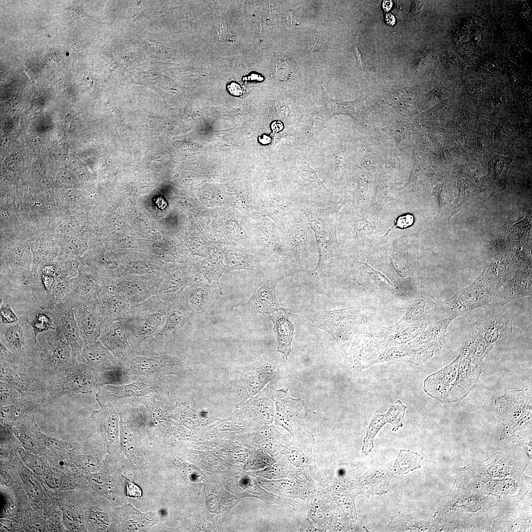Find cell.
<instances>
[{"instance_id":"cell-1","label":"cell","mask_w":532,"mask_h":532,"mask_svg":"<svg viewBox=\"0 0 532 532\" xmlns=\"http://www.w3.org/2000/svg\"><path fill=\"white\" fill-rule=\"evenodd\" d=\"M315 240L319 258L316 267L298 273L304 284L324 293L350 275L351 260L343 253L336 234H322L316 237Z\"/></svg>"},{"instance_id":"cell-14","label":"cell","mask_w":532,"mask_h":532,"mask_svg":"<svg viewBox=\"0 0 532 532\" xmlns=\"http://www.w3.org/2000/svg\"><path fill=\"white\" fill-rule=\"evenodd\" d=\"M130 375L143 376L183 375L187 366L182 357L165 354L159 356L133 354L127 366Z\"/></svg>"},{"instance_id":"cell-2","label":"cell","mask_w":532,"mask_h":532,"mask_svg":"<svg viewBox=\"0 0 532 532\" xmlns=\"http://www.w3.org/2000/svg\"><path fill=\"white\" fill-rule=\"evenodd\" d=\"M497 266L494 263L486 265L480 276L471 285L442 301L447 313L456 318L477 308L482 307L484 311L488 309L506 281V276L498 272Z\"/></svg>"},{"instance_id":"cell-38","label":"cell","mask_w":532,"mask_h":532,"mask_svg":"<svg viewBox=\"0 0 532 532\" xmlns=\"http://www.w3.org/2000/svg\"><path fill=\"white\" fill-rule=\"evenodd\" d=\"M0 301V324H10L18 321V312L17 314L14 312L9 303H6L1 299Z\"/></svg>"},{"instance_id":"cell-49","label":"cell","mask_w":532,"mask_h":532,"mask_svg":"<svg viewBox=\"0 0 532 532\" xmlns=\"http://www.w3.org/2000/svg\"><path fill=\"white\" fill-rule=\"evenodd\" d=\"M247 483H248V479H247V478L243 479L242 483L244 485L247 484Z\"/></svg>"},{"instance_id":"cell-39","label":"cell","mask_w":532,"mask_h":532,"mask_svg":"<svg viewBox=\"0 0 532 532\" xmlns=\"http://www.w3.org/2000/svg\"><path fill=\"white\" fill-rule=\"evenodd\" d=\"M414 222V217L410 213H406L399 216L395 221L394 226L389 230L388 232L383 236L387 235L391 231L396 228L405 229L411 226Z\"/></svg>"},{"instance_id":"cell-22","label":"cell","mask_w":532,"mask_h":532,"mask_svg":"<svg viewBox=\"0 0 532 532\" xmlns=\"http://www.w3.org/2000/svg\"><path fill=\"white\" fill-rule=\"evenodd\" d=\"M68 299L72 301L75 318L83 345L98 341L100 334L101 325L96 302L78 301Z\"/></svg>"},{"instance_id":"cell-21","label":"cell","mask_w":532,"mask_h":532,"mask_svg":"<svg viewBox=\"0 0 532 532\" xmlns=\"http://www.w3.org/2000/svg\"><path fill=\"white\" fill-rule=\"evenodd\" d=\"M99 340L127 367L134 353L122 320L105 324L101 328Z\"/></svg>"},{"instance_id":"cell-31","label":"cell","mask_w":532,"mask_h":532,"mask_svg":"<svg viewBox=\"0 0 532 532\" xmlns=\"http://www.w3.org/2000/svg\"><path fill=\"white\" fill-rule=\"evenodd\" d=\"M276 358L266 356L252 366L248 387L251 395L258 393L275 376L277 364Z\"/></svg>"},{"instance_id":"cell-43","label":"cell","mask_w":532,"mask_h":532,"mask_svg":"<svg viewBox=\"0 0 532 532\" xmlns=\"http://www.w3.org/2000/svg\"><path fill=\"white\" fill-rule=\"evenodd\" d=\"M17 434L20 441L25 448L30 449L34 447V441L30 434L25 432H20Z\"/></svg>"},{"instance_id":"cell-4","label":"cell","mask_w":532,"mask_h":532,"mask_svg":"<svg viewBox=\"0 0 532 532\" xmlns=\"http://www.w3.org/2000/svg\"><path fill=\"white\" fill-rule=\"evenodd\" d=\"M304 317L311 327L331 335L340 349L349 343L367 321L364 308L359 305L332 310H310Z\"/></svg>"},{"instance_id":"cell-36","label":"cell","mask_w":532,"mask_h":532,"mask_svg":"<svg viewBox=\"0 0 532 532\" xmlns=\"http://www.w3.org/2000/svg\"><path fill=\"white\" fill-rule=\"evenodd\" d=\"M510 160L503 157H496L491 160L490 163V172L495 179L502 183H506L507 170L510 164Z\"/></svg>"},{"instance_id":"cell-10","label":"cell","mask_w":532,"mask_h":532,"mask_svg":"<svg viewBox=\"0 0 532 532\" xmlns=\"http://www.w3.org/2000/svg\"><path fill=\"white\" fill-rule=\"evenodd\" d=\"M376 246L387 252L391 266L399 276L414 275L419 266V256L418 244L412 236H383Z\"/></svg>"},{"instance_id":"cell-7","label":"cell","mask_w":532,"mask_h":532,"mask_svg":"<svg viewBox=\"0 0 532 532\" xmlns=\"http://www.w3.org/2000/svg\"><path fill=\"white\" fill-rule=\"evenodd\" d=\"M19 320L10 324H0V342L28 366H33L43 348L30 324L28 311L20 309Z\"/></svg>"},{"instance_id":"cell-25","label":"cell","mask_w":532,"mask_h":532,"mask_svg":"<svg viewBox=\"0 0 532 532\" xmlns=\"http://www.w3.org/2000/svg\"><path fill=\"white\" fill-rule=\"evenodd\" d=\"M406 408V406L400 400H398L389 407L387 413H384L380 410L375 413L366 429L363 442V452L367 454L372 450L376 433L386 423L392 424L393 431H396L403 426Z\"/></svg>"},{"instance_id":"cell-19","label":"cell","mask_w":532,"mask_h":532,"mask_svg":"<svg viewBox=\"0 0 532 532\" xmlns=\"http://www.w3.org/2000/svg\"><path fill=\"white\" fill-rule=\"evenodd\" d=\"M473 327L490 349L499 344L513 331L511 317L500 311L485 313L476 321Z\"/></svg>"},{"instance_id":"cell-8","label":"cell","mask_w":532,"mask_h":532,"mask_svg":"<svg viewBox=\"0 0 532 532\" xmlns=\"http://www.w3.org/2000/svg\"><path fill=\"white\" fill-rule=\"evenodd\" d=\"M286 274L281 270L274 272L260 271L254 275V290L253 295L245 303L234 305L233 312L243 314L249 313L255 314H271L283 310L288 311L279 304L276 296L277 284Z\"/></svg>"},{"instance_id":"cell-18","label":"cell","mask_w":532,"mask_h":532,"mask_svg":"<svg viewBox=\"0 0 532 532\" xmlns=\"http://www.w3.org/2000/svg\"><path fill=\"white\" fill-rule=\"evenodd\" d=\"M350 275L363 287L371 288L379 295L401 299L407 298L405 293L386 276L366 263L352 260Z\"/></svg>"},{"instance_id":"cell-26","label":"cell","mask_w":532,"mask_h":532,"mask_svg":"<svg viewBox=\"0 0 532 532\" xmlns=\"http://www.w3.org/2000/svg\"><path fill=\"white\" fill-rule=\"evenodd\" d=\"M77 360L79 364L100 372L108 370L127 368L100 340L93 343L84 344Z\"/></svg>"},{"instance_id":"cell-3","label":"cell","mask_w":532,"mask_h":532,"mask_svg":"<svg viewBox=\"0 0 532 532\" xmlns=\"http://www.w3.org/2000/svg\"><path fill=\"white\" fill-rule=\"evenodd\" d=\"M169 304L155 295L132 307L122 319L129 344L137 355L165 323Z\"/></svg>"},{"instance_id":"cell-45","label":"cell","mask_w":532,"mask_h":532,"mask_svg":"<svg viewBox=\"0 0 532 532\" xmlns=\"http://www.w3.org/2000/svg\"><path fill=\"white\" fill-rule=\"evenodd\" d=\"M229 92L234 96H239L241 94L242 91L240 87L236 84L232 83L229 86Z\"/></svg>"},{"instance_id":"cell-6","label":"cell","mask_w":532,"mask_h":532,"mask_svg":"<svg viewBox=\"0 0 532 532\" xmlns=\"http://www.w3.org/2000/svg\"><path fill=\"white\" fill-rule=\"evenodd\" d=\"M285 220L284 231L289 236V244L283 270L287 276L309 270L311 257L310 247L316 243L314 233L302 213L288 210Z\"/></svg>"},{"instance_id":"cell-16","label":"cell","mask_w":532,"mask_h":532,"mask_svg":"<svg viewBox=\"0 0 532 532\" xmlns=\"http://www.w3.org/2000/svg\"><path fill=\"white\" fill-rule=\"evenodd\" d=\"M44 312L51 317L56 326L55 331L69 345L72 354L77 359L83 343L80 338L71 299H67Z\"/></svg>"},{"instance_id":"cell-27","label":"cell","mask_w":532,"mask_h":532,"mask_svg":"<svg viewBox=\"0 0 532 532\" xmlns=\"http://www.w3.org/2000/svg\"><path fill=\"white\" fill-rule=\"evenodd\" d=\"M96 395V399L100 406L114 401L115 400L130 397H144L150 396L158 391L160 386L150 385L148 383L136 381L123 385H102L100 386Z\"/></svg>"},{"instance_id":"cell-30","label":"cell","mask_w":532,"mask_h":532,"mask_svg":"<svg viewBox=\"0 0 532 532\" xmlns=\"http://www.w3.org/2000/svg\"><path fill=\"white\" fill-rule=\"evenodd\" d=\"M323 101L327 108L328 117L345 115L353 118L363 125L368 126L367 109L366 107L364 100L344 101L331 99L324 96Z\"/></svg>"},{"instance_id":"cell-17","label":"cell","mask_w":532,"mask_h":532,"mask_svg":"<svg viewBox=\"0 0 532 532\" xmlns=\"http://www.w3.org/2000/svg\"><path fill=\"white\" fill-rule=\"evenodd\" d=\"M79 364L77 371L60 378L53 384L51 391L52 402L65 395L91 393L95 388L102 385L99 371Z\"/></svg>"},{"instance_id":"cell-12","label":"cell","mask_w":532,"mask_h":532,"mask_svg":"<svg viewBox=\"0 0 532 532\" xmlns=\"http://www.w3.org/2000/svg\"><path fill=\"white\" fill-rule=\"evenodd\" d=\"M51 349H43L33 366L38 371L60 373L65 377L77 371L80 364L69 345L55 331L47 338Z\"/></svg>"},{"instance_id":"cell-44","label":"cell","mask_w":532,"mask_h":532,"mask_svg":"<svg viewBox=\"0 0 532 532\" xmlns=\"http://www.w3.org/2000/svg\"><path fill=\"white\" fill-rule=\"evenodd\" d=\"M64 519L67 525L71 529H74L76 527V519L70 512L69 511L65 513Z\"/></svg>"},{"instance_id":"cell-41","label":"cell","mask_w":532,"mask_h":532,"mask_svg":"<svg viewBox=\"0 0 532 532\" xmlns=\"http://www.w3.org/2000/svg\"><path fill=\"white\" fill-rule=\"evenodd\" d=\"M126 492L128 496L133 498H139L141 496L142 491L140 488L125 477Z\"/></svg>"},{"instance_id":"cell-47","label":"cell","mask_w":532,"mask_h":532,"mask_svg":"<svg viewBox=\"0 0 532 532\" xmlns=\"http://www.w3.org/2000/svg\"><path fill=\"white\" fill-rule=\"evenodd\" d=\"M385 20L387 23L389 25H394L396 21L394 16L390 13H388L386 15Z\"/></svg>"},{"instance_id":"cell-11","label":"cell","mask_w":532,"mask_h":532,"mask_svg":"<svg viewBox=\"0 0 532 532\" xmlns=\"http://www.w3.org/2000/svg\"><path fill=\"white\" fill-rule=\"evenodd\" d=\"M194 315L183 299L169 304L165 323L154 337L136 355L153 357L166 354L169 343Z\"/></svg>"},{"instance_id":"cell-28","label":"cell","mask_w":532,"mask_h":532,"mask_svg":"<svg viewBox=\"0 0 532 532\" xmlns=\"http://www.w3.org/2000/svg\"><path fill=\"white\" fill-rule=\"evenodd\" d=\"M221 294L220 289L214 285L193 283L186 290L182 299L195 315L211 308Z\"/></svg>"},{"instance_id":"cell-20","label":"cell","mask_w":532,"mask_h":532,"mask_svg":"<svg viewBox=\"0 0 532 532\" xmlns=\"http://www.w3.org/2000/svg\"><path fill=\"white\" fill-rule=\"evenodd\" d=\"M96 306L101 328L105 324L122 320L134 306L128 298L114 291L104 281L98 294Z\"/></svg>"},{"instance_id":"cell-48","label":"cell","mask_w":532,"mask_h":532,"mask_svg":"<svg viewBox=\"0 0 532 532\" xmlns=\"http://www.w3.org/2000/svg\"><path fill=\"white\" fill-rule=\"evenodd\" d=\"M392 1L391 0H384L383 3V8L385 11H388L392 6Z\"/></svg>"},{"instance_id":"cell-46","label":"cell","mask_w":532,"mask_h":532,"mask_svg":"<svg viewBox=\"0 0 532 532\" xmlns=\"http://www.w3.org/2000/svg\"><path fill=\"white\" fill-rule=\"evenodd\" d=\"M91 519L94 520L97 524H103L106 521L105 515L103 514L100 513H95L93 514Z\"/></svg>"},{"instance_id":"cell-5","label":"cell","mask_w":532,"mask_h":532,"mask_svg":"<svg viewBox=\"0 0 532 532\" xmlns=\"http://www.w3.org/2000/svg\"><path fill=\"white\" fill-rule=\"evenodd\" d=\"M339 210L337 237L340 248L349 252L364 253L374 247L382 239L377 233L376 222L368 221L351 204Z\"/></svg>"},{"instance_id":"cell-40","label":"cell","mask_w":532,"mask_h":532,"mask_svg":"<svg viewBox=\"0 0 532 532\" xmlns=\"http://www.w3.org/2000/svg\"><path fill=\"white\" fill-rule=\"evenodd\" d=\"M24 484L26 489L33 500H38L41 498V491L39 486L30 478L24 477Z\"/></svg>"},{"instance_id":"cell-35","label":"cell","mask_w":532,"mask_h":532,"mask_svg":"<svg viewBox=\"0 0 532 532\" xmlns=\"http://www.w3.org/2000/svg\"><path fill=\"white\" fill-rule=\"evenodd\" d=\"M26 395L14 386L0 381V406L16 403Z\"/></svg>"},{"instance_id":"cell-23","label":"cell","mask_w":532,"mask_h":532,"mask_svg":"<svg viewBox=\"0 0 532 532\" xmlns=\"http://www.w3.org/2000/svg\"><path fill=\"white\" fill-rule=\"evenodd\" d=\"M274 387L272 381L258 395L237 405L235 412L248 416L254 420L263 423H270L274 416L273 400Z\"/></svg>"},{"instance_id":"cell-24","label":"cell","mask_w":532,"mask_h":532,"mask_svg":"<svg viewBox=\"0 0 532 532\" xmlns=\"http://www.w3.org/2000/svg\"><path fill=\"white\" fill-rule=\"evenodd\" d=\"M160 282L158 279L145 278L104 280L106 285L128 298L134 306L155 295Z\"/></svg>"},{"instance_id":"cell-15","label":"cell","mask_w":532,"mask_h":532,"mask_svg":"<svg viewBox=\"0 0 532 532\" xmlns=\"http://www.w3.org/2000/svg\"><path fill=\"white\" fill-rule=\"evenodd\" d=\"M441 301L425 290H419L415 300L408 307L403 317L396 324L387 327L390 334L413 323L426 321L432 323L444 319Z\"/></svg>"},{"instance_id":"cell-37","label":"cell","mask_w":532,"mask_h":532,"mask_svg":"<svg viewBox=\"0 0 532 532\" xmlns=\"http://www.w3.org/2000/svg\"><path fill=\"white\" fill-rule=\"evenodd\" d=\"M33 331L37 335L38 333L49 330H55L56 326L51 317L48 313L39 312L34 319L30 322Z\"/></svg>"},{"instance_id":"cell-9","label":"cell","mask_w":532,"mask_h":532,"mask_svg":"<svg viewBox=\"0 0 532 532\" xmlns=\"http://www.w3.org/2000/svg\"><path fill=\"white\" fill-rule=\"evenodd\" d=\"M389 335L387 327L366 321L348 343L349 347L345 352L347 362L355 369H363L370 359L386 349Z\"/></svg>"},{"instance_id":"cell-34","label":"cell","mask_w":532,"mask_h":532,"mask_svg":"<svg viewBox=\"0 0 532 532\" xmlns=\"http://www.w3.org/2000/svg\"><path fill=\"white\" fill-rule=\"evenodd\" d=\"M432 196H435L438 201V207L435 217L436 218L450 219L454 215L451 202L453 197L449 193V188L445 184H437L433 189Z\"/></svg>"},{"instance_id":"cell-42","label":"cell","mask_w":532,"mask_h":532,"mask_svg":"<svg viewBox=\"0 0 532 532\" xmlns=\"http://www.w3.org/2000/svg\"><path fill=\"white\" fill-rule=\"evenodd\" d=\"M45 481L49 487L55 489L61 485L63 478L62 476L58 473L50 472L46 475Z\"/></svg>"},{"instance_id":"cell-29","label":"cell","mask_w":532,"mask_h":532,"mask_svg":"<svg viewBox=\"0 0 532 532\" xmlns=\"http://www.w3.org/2000/svg\"><path fill=\"white\" fill-rule=\"evenodd\" d=\"M269 315L277 343V351L283 358L287 360L292 352L291 346L295 334V327L289 318L292 314L287 311L280 310Z\"/></svg>"},{"instance_id":"cell-13","label":"cell","mask_w":532,"mask_h":532,"mask_svg":"<svg viewBox=\"0 0 532 532\" xmlns=\"http://www.w3.org/2000/svg\"><path fill=\"white\" fill-rule=\"evenodd\" d=\"M288 389L273 390L275 406V421L277 425L287 430L293 436L300 434L305 429L307 406L301 398L293 399Z\"/></svg>"},{"instance_id":"cell-32","label":"cell","mask_w":532,"mask_h":532,"mask_svg":"<svg viewBox=\"0 0 532 532\" xmlns=\"http://www.w3.org/2000/svg\"><path fill=\"white\" fill-rule=\"evenodd\" d=\"M103 281L85 275L72 279L71 292L67 298L74 300L96 302Z\"/></svg>"},{"instance_id":"cell-33","label":"cell","mask_w":532,"mask_h":532,"mask_svg":"<svg viewBox=\"0 0 532 532\" xmlns=\"http://www.w3.org/2000/svg\"><path fill=\"white\" fill-rule=\"evenodd\" d=\"M430 324L431 323L426 321L413 323L399 331L390 334L387 340L386 349L411 341L422 333Z\"/></svg>"}]
</instances>
